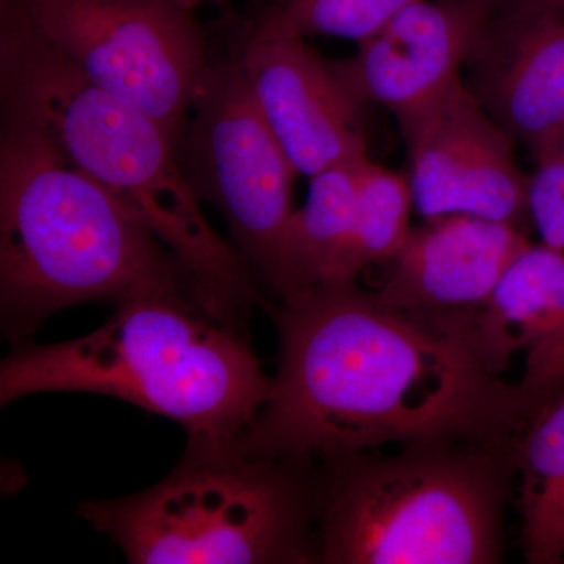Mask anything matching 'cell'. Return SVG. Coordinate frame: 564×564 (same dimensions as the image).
<instances>
[{"label":"cell","instance_id":"cell-7","mask_svg":"<svg viewBox=\"0 0 564 564\" xmlns=\"http://www.w3.org/2000/svg\"><path fill=\"white\" fill-rule=\"evenodd\" d=\"M66 61L182 148L209 44L172 0H2Z\"/></svg>","mask_w":564,"mask_h":564},{"label":"cell","instance_id":"cell-5","mask_svg":"<svg viewBox=\"0 0 564 564\" xmlns=\"http://www.w3.org/2000/svg\"><path fill=\"white\" fill-rule=\"evenodd\" d=\"M516 447L432 443L315 463L322 564H496Z\"/></svg>","mask_w":564,"mask_h":564},{"label":"cell","instance_id":"cell-12","mask_svg":"<svg viewBox=\"0 0 564 564\" xmlns=\"http://www.w3.org/2000/svg\"><path fill=\"white\" fill-rule=\"evenodd\" d=\"M469 63L470 88L494 120L530 151L564 131L562 0H508L494 11Z\"/></svg>","mask_w":564,"mask_h":564},{"label":"cell","instance_id":"cell-17","mask_svg":"<svg viewBox=\"0 0 564 564\" xmlns=\"http://www.w3.org/2000/svg\"><path fill=\"white\" fill-rule=\"evenodd\" d=\"M413 207L410 181L367 158L359 181L350 240L333 284H355L369 267L388 262L411 232Z\"/></svg>","mask_w":564,"mask_h":564},{"label":"cell","instance_id":"cell-16","mask_svg":"<svg viewBox=\"0 0 564 564\" xmlns=\"http://www.w3.org/2000/svg\"><path fill=\"white\" fill-rule=\"evenodd\" d=\"M521 477L522 545L530 564L564 560V397L538 415L516 455Z\"/></svg>","mask_w":564,"mask_h":564},{"label":"cell","instance_id":"cell-15","mask_svg":"<svg viewBox=\"0 0 564 564\" xmlns=\"http://www.w3.org/2000/svg\"><path fill=\"white\" fill-rule=\"evenodd\" d=\"M366 159L367 155L310 177L306 203L293 212L282 239L270 288L278 299L333 284L350 240Z\"/></svg>","mask_w":564,"mask_h":564},{"label":"cell","instance_id":"cell-9","mask_svg":"<svg viewBox=\"0 0 564 564\" xmlns=\"http://www.w3.org/2000/svg\"><path fill=\"white\" fill-rule=\"evenodd\" d=\"M399 124L414 207L425 220L462 214L522 229L529 177L516 162L514 139L463 80Z\"/></svg>","mask_w":564,"mask_h":564},{"label":"cell","instance_id":"cell-6","mask_svg":"<svg viewBox=\"0 0 564 564\" xmlns=\"http://www.w3.org/2000/svg\"><path fill=\"white\" fill-rule=\"evenodd\" d=\"M314 469L188 444L158 485L77 513L132 564L318 563Z\"/></svg>","mask_w":564,"mask_h":564},{"label":"cell","instance_id":"cell-4","mask_svg":"<svg viewBox=\"0 0 564 564\" xmlns=\"http://www.w3.org/2000/svg\"><path fill=\"white\" fill-rule=\"evenodd\" d=\"M180 282L193 288L147 226L63 161L46 137L2 115L0 307L7 336L22 339L65 307L120 303Z\"/></svg>","mask_w":564,"mask_h":564},{"label":"cell","instance_id":"cell-18","mask_svg":"<svg viewBox=\"0 0 564 564\" xmlns=\"http://www.w3.org/2000/svg\"><path fill=\"white\" fill-rule=\"evenodd\" d=\"M415 0H280L258 21L288 35H328L362 43Z\"/></svg>","mask_w":564,"mask_h":564},{"label":"cell","instance_id":"cell-21","mask_svg":"<svg viewBox=\"0 0 564 564\" xmlns=\"http://www.w3.org/2000/svg\"><path fill=\"white\" fill-rule=\"evenodd\" d=\"M562 3H563V6H564V0H562Z\"/></svg>","mask_w":564,"mask_h":564},{"label":"cell","instance_id":"cell-19","mask_svg":"<svg viewBox=\"0 0 564 564\" xmlns=\"http://www.w3.org/2000/svg\"><path fill=\"white\" fill-rule=\"evenodd\" d=\"M527 207L544 245L564 251V131L533 151Z\"/></svg>","mask_w":564,"mask_h":564},{"label":"cell","instance_id":"cell-8","mask_svg":"<svg viewBox=\"0 0 564 564\" xmlns=\"http://www.w3.org/2000/svg\"><path fill=\"white\" fill-rule=\"evenodd\" d=\"M181 162L202 202L228 223L234 247L272 288L293 212L296 170L252 98L236 55L209 51L193 93Z\"/></svg>","mask_w":564,"mask_h":564},{"label":"cell","instance_id":"cell-13","mask_svg":"<svg viewBox=\"0 0 564 564\" xmlns=\"http://www.w3.org/2000/svg\"><path fill=\"white\" fill-rule=\"evenodd\" d=\"M524 229L473 215L429 218L384 262L375 295L400 310L470 313L488 302L519 254Z\"/></svg>","mask_w":564,"mask_h":564},{"label":"cell","instance_id":"cell-22","mask_svg":"<svg viewBox=\"0 0 564 564\" xmlns=\"http://www.w3.org/2000/svg\"><path fill=\"white\" fill-rule=\"evenodd\" d=\"M496 2H497V0H496Z\"/></svg>","mask_w":564,"mask_h":564},{"label":"cell","instance_id":"cell-14","mask_svg":"<svg viewBox=\"0 0 564 564\" xmlns=\"http://www.w3.org/2000/svg\"><path fill=\"white\" fill-rule=\"evenodd\" d=\"M470 318L475 344L494 373L525 351L518 386L530 426L564 397V251L530 243Z\"/></svg>","mask_w":564,"mask_h":564},{"label":"cell","instance_id":"cell-20","mask_svg":"<svg viewBox=\"0 0 564 564\" xmlns=\"http://www.w3.org/2000/svg\"><path fill=\"white\" fill-rule=\"evenodd\" d=\"M172 2L182 7V9L192 11L195 7L202 6L204 2H209V0H172Z\"/></svg>","mask_w":564,"mask_h":564},{"label":"cell","instance_id":"cell-10","mask_svg":"<svg viewBox=\"0 0 564 564\" xmlns=\"http://www.w3.org/2000/svg\"><path fill=\"white\" fill-rule=\"evenodd\" d=\"M232 52L296 173L313 177L366 158L362 106L302 36L256 22Z\"/></svg>","mask_w":564,"mask_h":564},{"label":"cell","instance_id":"cell-1","mask_svg":"<svg viewBox=\"0 0 564 564\" xmlns=\"http://www.w3.org/2000/svg\"><path fill=\"white\" fill-rule=\"evenodd\" d=\"M276 375L236 447L254 459L318 463L388 444L516 447L518 384L478 351L470 313L400 310L355 284L280 299Z\"/></svg>","mask_w":564,"mask_h":564},{"label":"cell","instance_id":"cell-3","mask_svg":"<svg viewBox=\"0 0 564 564\" xmlns=\"http://www.w3.org/2000/svg\"><path fill=\"white\" fill-rule=\"evenodd\" d=\"M269 386L239 321L187 282L122 300L96 332L21 348L0 367L2 406L36 393H99L181 423L202 447L236 444Z\"/></svg>","mask_w":564,"mask_h":564},{"label":"cell","instance_id":"cell-2","mask_svg":"<svg viewBox=\"0 0 564 564\" xmlns=\"http://www.w3.org/2000/svg\"><path fill=\"white\" fill-rule=\"evenodd\" d=\"M0 98L2 115L46 137L63 161L147 226L212 310L234 318L245 314L258 278L207 221L172 137L88 80L7 3L0 22Z\"/></svg>","mask_w":564,"mask_h":564},{"label":"cell","instance_id":"cell-11","mask_svg":"<svg viewBox=\"0 0 564 564\" xmlns=\"http://www.w3.org/2000/svg\"><path fill=\"white\" fill-rule=\"evenodd\" d=\"M496 0H415L347 61L329 62L359 106L406 120L462 80L496 11Z\"/></svg>","mask_w":564,"mask_h":564}]
</instances>
